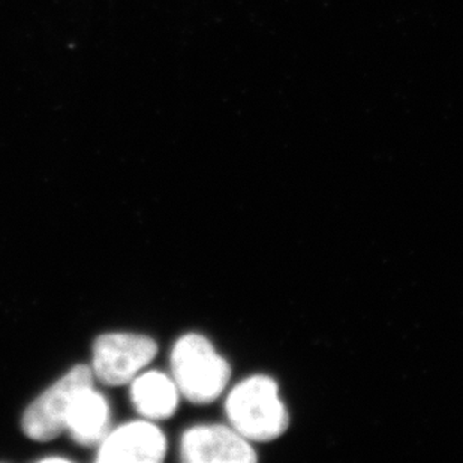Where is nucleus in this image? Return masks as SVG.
Wrapping results in <instances>:
<instances>
[{"label": "nucleus", "instance_id": "f257e3e1", "mask_svg": "<svg viewBox=\"0 0 463 463\" xmlns=\"http://www.w3.org/2000/svg\"><path fill=\"white\" fill-rule=\"evenodd\" d=\"M228 421L248 441H271L288 429L289 415L270 376L246 378L232 390L225 403Z\"/></svg>", "mask_w": 463, "mask_h": 463}, {"label": "nucleus", "instance_id": "f03ea898", "mask_svg": "<svg viewBox=\"0 0 463 463\" xmlns=\"http://www.w3.org/2000/svg\"><path fill=\"white\" fill-rule=\"evenodd\" d=\"M171 372L180 394L193 403H210L227 389L232 367L198 333H188L171 351Z\"/></svg>", "mask_w": 463, "mask_h": 463}, {"label": "nucleus", "instance_id": "7ed1b4c3", "mask_svg": "<svg viewBox=\"0 0 463 463\" xmlns=\"http://www.w3.org/2000/svg\"><path fill=\"white\" fill-rule=\"evenodd\" d=\"M92 367L79 364L40 394L23 414L22 429L33 441H52L66 430V420L75 396L93 385Z\"/></svg>", "mask_w": 463, "mask_h": 463}, {"label": "nucleus", "instance_id": "20e7f679", "mask_svg": "<svg viewBox=\"0 0 463 463\" xmlns=\"http://www.w3.org/2000/svg\"><path fill=\"white\" fill-rule=\"evenodd\" d=\"M156 354L157 344L152 337L137 333H105L93 344V375L109 387L131 384Z\"/></svg>", "mask_w": 463, "mask_h": 463}, {"label": "nucleus", "instance_id": "39448f33", "mask_svg": "<svg viewBox=\"0 0 463 463\" xmlns=\"http://www.w3.org/2000/svg\"><path fill=\"white\" fill-rule=\"evenodd\" d=\"M180 459L186 463H252L257 462V455L250 441L236 429L200 424L182 435Z\"/></svg>", "mask_w": 463, "mask_h": 463}, {"label": "nucleus", "instance_id": "423d86ee", "mask_svg": "<svg viewBox=\"0 0 463 463\" xmlns=\"http://www.w3.org/2000/svg\"><path fill=\"white\" fill-rule=\"evenodd\" d=\"M166 437L152 420H136L107 433L97 462L159 463L165 459Z\"/></svg>", "mask_w": 463, "mask_h": 463}, {"label": "nucleus", "instance_id": "0eeeda50", "mask_svg": "<svg viewBox=\"0 0 463 463\" xmlns=\"http://www.w3.org/2000/svg\"><path fill=\"white\" fill-rule=\"evenodd\" d=\"M111 410L104 394L89 385L75 396L66 420V432L77 444L99 446L111 430Z\"/></svg>", "mask_w": 463, "mask_h": 463}, {"label": "nucleus", "instance_id": "6e6552de", "mask_svg": "<svg viewBox=\"0 0 463 463\" xmlns=\"http://www.w3.org/2000/svg\"><path fill=\"white\" fill-rule=\"evenodd\" d=\"M180 392L175 380L159 371H149L131 381V401L146 420L170 419L179 408Z\"/></svg>", "mask_w": 463, "mask_h": 463}, {"label": "nucleus", "instance_id": "1a4fd4ad", "mask_svg": "<svg viewBox=\"0 0 463 463\" xmlns=\"http://www.w3.org/2000/svg\"><path fill=\"white\" fill-rule=\"evenodd\" d=\"M65 458H59V456H52V458H44L41 462H66Z\"/></svg>", "mask_w": 463, "mask_h": 463}]
</instances>
